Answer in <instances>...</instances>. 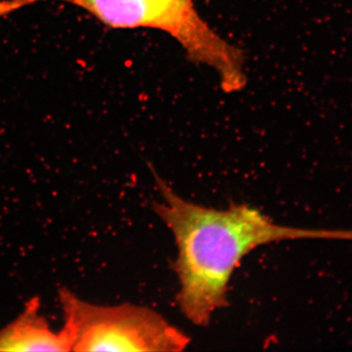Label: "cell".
<instances>
[{
    "label": "cell",
    "instance_id": "3",
    "mask_svg": "<svg viewBox=\"0 0 352 352\" xmlns=\"http://www.w3.org/2000/svg\"><path fill=\"white\" fill-rule=\"evenodd\" d=\"M71 351H182L190 344L156 310L132 303L95 305L66 288L58 291Z\"/></svg>",
    "mask_w": 352,
    "mask_h": 352
},
{
    "label": "cell",
    "instance_id": "4",
    "mask_svg": "<svg viewBox=\"0 0 352 352\" xmlns=\"http://www.w3.org/2000/svg\"><path fill=\"white\" fill-rule=\"evenodd\" d=\"M0 351H71L63 330L55 331L41 314L38 298L25 303L13 321L0 328Z\"/></svg>",
    "mask_w": 352,
    "mask_h": 352
},
{
    "label": "cell",
    "instance_id": "2",
    "mask_svg": "<svg viewBox=\"0 0 352 352\" xmlns=\"http://www.w3.org/2000/svg\"><path fill=\"white\" fill-rule=\"evenodd\" d=\"M61 1L82 8L113 29L166 32L190 61L214 72L226 94L242 91L248 82L244 52L214 31L199 13L198 0H29Z\"/></svg>",
    "mask_w": 352,
    "mask_h": 352
},
{
    "label": "cell",
    "instance_id": "1",
    "mask_svg": "<svg viewBox=\"0 0 352 352\" xmlns=\"http://www.w3.org/2000/svg\"><path fill=\"white\" fill-rule=\"evenodd\" d=\"M152 173L161 195L153 210L173 233L177 248L173 264L179 284L176 302L182 314L200 327H207L217 310L228 307L234 271L256 248L288 240H352L349 230L280 226L245 204H231L224 210L199 205Z\"/></svg>",
    "mask_w": 352,
    "mask_h": 352
},
{
    "label": "cell",
    "instance_id": "5",
    "mask_svg": "<svg viewBox=\"0 0 352 352\" xmlns=\"http://www.w3.org/2000/svg\"><path fill=\"white\" fill-rule=\"evenodd\" d=\"M25 7V0H2L0 1V18Z\"/></svg>",
    "mask_w": 352,
    "mask_h": 352
}]
</instances>
